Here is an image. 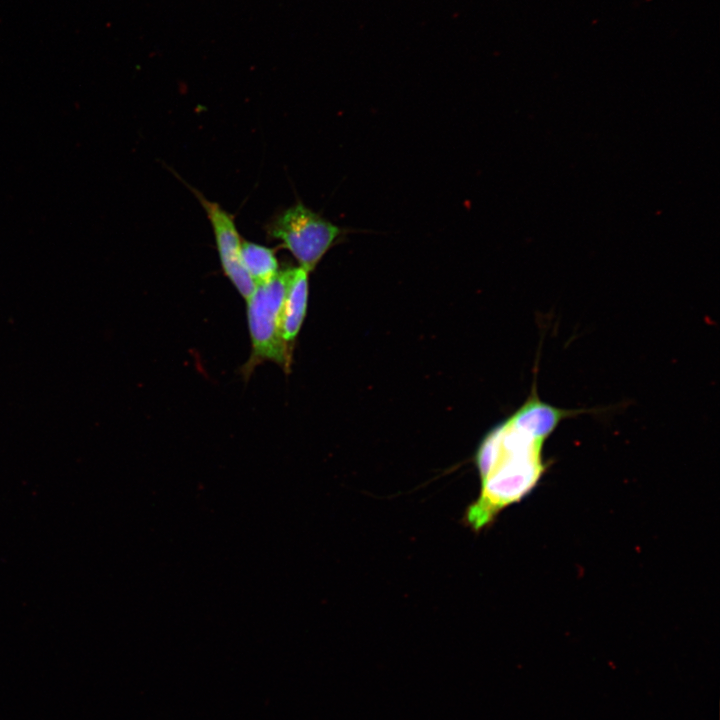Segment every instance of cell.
Returning a JSON list of instances; mask_svg holds the SVG:
<instances>
[{
  "mask_svg": "<svg viewBox=\"0 0 720 720\" xmlns=\"http://www.w3.org/2000/svg\"><path fill=\"white\" fill-rule=\"evenodd\" d=\"M547 438L511 416L486 435L475 455L480 493L466 509V526L478 532L503 509L530 494L546 470L543 447Z\"/></svg>",
  "mask_w": 720,
  "mask_h": 720,
  "instance_id": "obj_1",
  "label": "cell"
},
{
  "mask_svg": "<svg viewBox=\"0 0 720 720\" xmlns=\"http://www.w3.org/2000/svg\"><path fill=\"white\" fill-rule=\"evenodd\" d=\"M270 239L280 242L298 266L311 273L325 254L349 232L327 220L302 201L276 213L266 224Z\"/></svg>",
  "mask_w": 720,
  "mask_h": 720,
  "instance_id": "obj_2",
  "label": "cell"
},
{
  "mask_svg": "<svg viewBox=\"0 0 720 720\" xmlns=\"http://www.w3.org/2000/svg\"><path fill=\"white\" fill-rule=\"evenodd\" d=\"M287 269L269 282L255 286L246 299L247 321L251 339V355L244 366L246 375L263 361H271L283 369L290 366L291 349L281 335V311L286 291Z\"/></svg>",
  "mask_w": 720,
  "mask_h": 720,
  "instance_id": "obj_3",
  "label": "cell"
},
{
  "mask_svg": "<svg viewBox=\"0 0 720 720\" xmlns=\"http://www.w3.org/2000/svg\"><path fill=\"white\" fill-rule=\"evenodd\" d=\"M185 184L201 204L210 222L225 276L246 300L255 289V285L242 264V239L233 215L227 212L219 203L207 199L196 188L189 186L187 183Z\"/></svg>",
  "mask_w": 720,
  "mask_h": 720,
  "instance_id": "obj_4",
  "label": "cell"
},
{
  "mask_svg": "<svg viewBox=\"0 0 720 720\" xmlns=\"http://www.w3.org/2000/svg\"><path fill=\"white\" fill-rule=\"evenodd\" d=\"M287 269L286 291L281 311V335L291 349L304 322L309 295V272L297 266Z\"/></svg>",
  "mask_w": 720,
  "mask_h": 720,
  "instance_id": "obj_5",
  "label": "cell"
},
{
  "mask_svg": "<svg viewBox=\"0 0 720 720\" xmlns=\"http://www.w3.org/2000/svg\"><path fill=\"white\" fill-rule=\"evenodd\" d=\"M241 260L255 286L269 282L280 271L275 250L259 243L242 240Z\"/></svg>",
  "mask_w": 720,
  "mask_h": 720,
  "instance_id": "obj_6",
  "label": "cell"
}]
</instances>
